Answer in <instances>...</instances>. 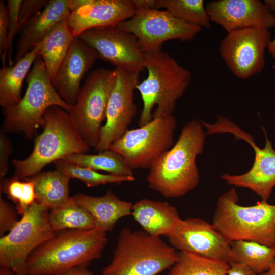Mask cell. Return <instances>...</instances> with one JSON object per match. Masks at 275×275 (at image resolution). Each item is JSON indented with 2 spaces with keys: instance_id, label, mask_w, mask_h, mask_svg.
<instances>
[{
  "instance_id": "obj_33",
  "label": "cell",
  "mask_w": 275,
  "mask_h": 275,
  "mask_svg": "<svg viewBox=\"0 0 275 275\" xmlns=\"http://www.w3.org/2000/svg\"><path fill=\"white\" fill-rule=\"evenodd\" d=\"M48 2L49 0H22L18 14L17 34L31 18L46 7Z\"/></svg>"
},
{
  "instance_id": "obj_26",
  "label": "cell",
  "mask_w": 275,
  "mask_h": 275,
  "mask_svg": "<svg viewBox=\"0 0 275 275\" xmlns=\"http://www.w3.org/2000/svg\"><path fill=\"white\" fill-rule=\"evenodd\" d=\"M61 160L97 171H103L117 176H134L133 169L118 153L108 149L96 154H75Z\"/></svg>"
},
{
  "instance_id": "obj_19",
  "label": "cell",
  "mask_w": 275,
  "mask_h": 275,
  "mask_svg": "<svg viewBox=\"0 0 275 275\" xmlns=\"http://www.w3.org/2000/svg\"><path fill=\"white\" fill-rule=\"evenodd\" d=\"M98 52L78 37H75L51 81L56 91L67 104L74 106L81 82L97 59Z\"/></svg>"
},
{
  "instance_id": "obj_15",
  "label": "cell",
  "mask_w": 275,
  "mask_h": 275,
  "mask_svg": "<svg viewBox=\"0 0 275 275\" xmlns=\"http://www.w3.org/2000/svg\"><path fill=\"white\" fill-rule=\"evenodd\" d=\"M78 37L116 67L139 73L145 68L144 53L136 38L117 26L90 29Z\"/></svg>"
},
{
  "instance_id": "obj_16",
  "label": "cell",
  "mask_w": 275,
  "mask_h": 275,
  "mask_svg": "<svg viewBox=\"0 0 275 275\" xmlns=\"http://www.w3.org/2000/svg\"><path fill=\"white\" fill-rule=\"evenodd\" d=\"M168 239L171 245L180 252L229 264L235 262L230 242L212 224L204 219H183L179 228Z\"/></svg>"
},
{
  "instance_id": "obj_14",
  "label": "cell",
  "mask_w": 275,
  "mask_h": 275,
  "mask_svg": "<svg viewBox=\"0 0 275 275\" xmlns=\"http://www.w3.org/2000/svg\"><path fill=\"white\" fill-rule=\"evenodd\" d=\"M116 79L111 94L106 115V122L102 127L96 152L109 149L128 130L137 112L134 93L139 83V72L128 71L116 67Z\"/></svg>"
},
{
  "instance_id": "obj_10",
  "label": "cell",
  "mask_w": 275,
  "mask_h": 275,
  "mask_svg": "<svg viewBox=\"0 0 275 275\" xmlns=\"http://www.w3.org/2000/svg\"><path fill=\"white\" fill-rule=\"evenodd\" d=\"M116 79L115 70L103 68L89 73L72 111L71 117L82 139L90 147L95 148L102 123L106 119L109 98Z\"/></svg>"
},
{
  "instance_id": "obj_30",
  "label": "cell",
  "mask_w": 275,
  "mask_h": 275,
  "mask_svg": "<svg viewBox=\"0 0 275 275\" xmlns=\"http://www.w3.org/2000/svg\"><path fill=\"white\" fill-rule=\"evenodd\" d=\"M160 8L189 24L210 28L211 22L203 0H157L156 8Z\"/></svg>"
},
{
  "instance_id": "obj_28",
  "label": "cell",
  "mask_w": 275,
  "mask_h": 275,
  "mask_svg": "<svg viewBox=\"0 0 275 275\" xmlns=\"http://www.w3.org/2000/svg\"><path fill=\"white\" fill-rule=\"evenodd\" d=\"M235 256V262L243 263L257 274L268 270L275 261V248L246 240L230 243Z\"/></svg>"
},
{
  "instance_id": "obj_11",
  "label": "cell",
  "mask_w": 275,
  "mask_h": 275,
  "mask_svg": "<svg viewBox=\"0 0 275 275\" xmlns=\"http://www.w3.org/2000/svg\"><path fill=\"white\" fill-rule=\"evenodd\" d=\"M176 126L173 115L153 118L139 128L128 130L109 149L121 155L133 169H149L174 145Z\"/></svg>"
},
{
  "instance_id": "obj_40",
  "label": "cell",
  "mask_w": 275,
  "mask_h": 275,
  "mask_svg": "<svg viewBox=\"0 0 275 275\" xmlns=\"http://www.w3.org/2000/svg\"><path fill=\"white\" fill-rule=\"evenodd\" d=\"M136 10L157 9V0H133Z\"/></svg>"
},
{
  "instance_id": "obj_34",
  "label": "cell",
  "mask_w": 275,
  "mask_h": 275,
  "mask_svg": "<svg viewBox=\"0 0 275 275\" xmlns=\"http://www.w3.org/2000/svg\"><path fill=\"white\" fill-rule=\"evenodd\" d=\"M17 212L13 205L0 197V236L8 233L18 222ZM18 213V212H17Z\"/></svg>"
},
{
  "instance_id": "obj_27",
  "label": "cell",
  "mask_w": 275,
  "mask_h": 275,
  "mask_svg": "<svg viewBox=\"0 0 275 275\" xmlns=\"http://www.w3.org/2000/svg\"><path fill=\"white\" fill-rule=\"evenodd\" d=\"M49 222L56 233L66 230H90L96 228L90 213L73 202L71 197L64 205L50 209Z\"/></svg>"
},
{
  "instance_id": "obj_20",
  "label": "cell",
  "mask_w": 275,
  "mask_h": 275,
  "mask_svg": "<svg viewBox=\"0 0 275 275\" xmlns=\"http://www.w3.org/2000/svg\"><path fill=\"white\" fill-rule=\"evenodd\" d=\"M70 13L68 0H49L46 7L31 18L19 33L13 65L41 41L59 22L67 18Z\"/></svg>"
},
{
  "instance_id": "obj_7",
  "label": "cell",
  "mask_w": 275,
  "mask_h": 275,
  "mask_svg": "<svg viewBox=\"0 0 275 275\" xmlns=\"http://www.w3.org/2000/svg\"><path fill=\"white\" fill-rule=\"evenodd\" d=\"M178 257L175 249L160 237L123 228L102 275H158L173 266Z\"/></svg>"
},
{
  "instance_id": "obj_24",
  "label": "cell",
  "mask_w": 275,
  "mask_h": 275,
  "mask_svg": "<svg viewBox=\"0 0 275 275\" xmlns=\"http://www.w3.org/2000/svg\"><path fill=\"white\" fill-rule=\"evenodd\" d=\"M70 179L64 172L56 169L53 171L41 172L23 180H28L34 183L36 201L50 210L64 205L70 200L69 182Z\"/></svg>"
},
{
  "instance_id": "obj_45",
  "label": "cell",
  "mask_w": 275,
  "mask_h": 275,
  "mask_svg": "<svg viewBox=\"0 0 275 275\" xmlns=\"http://www.w3.org/2000/svg\"><path fill=\"white\" fill-rule=\"evenodd\" d=\"M260 275H275V261L268 270Z\"/></svg>"
},
{
  "instance_id": "obj_9",
  "label": "cell",
  "mask_w": 275,
  "mask_h": 275,
  "mask_svg": "<svg viewBox=\"0 0 275 275\" xmlns=\"http://www.w3.org/2000/svg\"><path fill=\"white\" fill-rule=\"evenodd\" d=\"M48 208L36 201L17 224L0 238V266L27 275L26 262L37 248L57 234L49 222Z\"/></svg>"
},
{
  "instance_id": "obj_42",
  "label": "cell",
  "mask_w": 275,
  "mask_h": 275,
  "mask_svg": "<svg viewBox=\"0 0 275 275\" xmlns=\"http://www.w3.org/2000/svg\"><path fill=\"white\" fill-rule=\"evenodd\" d=\"M264 4L268 10L272 14H275V0H265ZM275 15V14H274Z\"/></svg>"
},
{
  "instance_id": "obj_35",
  "label": "cell",
  "mask_w": 275,
  "mask_h": 275,
  "mask_svg": "<svg viewBox=\"0 0 275 275\" xmlns=\"http://www.w3.org/2000/svg\"><path fill=\"white\" fill-rule=\"evenodd\" d=\"M24 181L15 177L1 178V193H5L16 206L19 203L22 195Z\"/></svg>"
},
{
  "instance_id": "obj_36",
  "label": "cell",
  "mask_w": 275,
  "mask_h": 275,
  "mask_svg": "<svg viewBox=\"0 0 275 275\" xmlns=\"http://www.w3.org/2000/svg\"><path fill=\"white\" fill-rule=\"evenodd\" d=\"M8 13L5 1H0V54L3 67L6 66L8 49Z\"/></svg>"
},
{
  "instance_id": "obj_8",
  "label": "cell",
  "mask_w": 275,
  "mask_h": 275,
  "mask_svg": "<svg viewBox=\"0 0 275 275\" xmlns=\"http://www.w3.org/2000/svg\"><path fill=\"white\" fill-rule=\"evenodd\" d=\"M200 121L208 135L231 134L236 140H244L250 145L255 154L251 168L242 174L225 173L221 178L230 185L249 189L259 196L261 200L268 201L275 187V149L268 138L265 128L261 126L265 143L264 147L260 148L251 134L226 117L217 116L216 122L212 124Z\"/></svg>"
},
{
  "instance_id": "obj_39",
  "label": "cell",
  "mask_w": 275,
  "mask_h": 275,
  "mask_svg": "<svg viewBox=\"0 0 275 275\" xmlns=\"http://www.w3.org/2000/svg\"><path fill=\"white\" fill-rule=\"evenodd\" d=\"M230 267L227 275H257V274L248 265L237 262L229 263Z\"/></svg>"
},
{
  "instance_id": "obj_23",
  "label": "cell",
  "mask_w": 275,
  "mask_h": 275,
  "mask_svg": "<svg viewBox=\"0 0 275 275\" xmlns=\"http://www.w3.org/2000/svg\"><path fill=\"white\" fill-rule=\"evenodd\" d=\"M40 55L39 45L35 47L16 63L2 67L0 70V105L7 109L16 105L21 99L23 81L32 65Z\"/></svg>"
},
{
  "instance_id": "obj_31",
  "label": "cell",
  "mask_w": 275,
  "mask_h": 275,
  "mask_svg": "<svg viewBox=\"0 0 275 275\" xmlns=\"http://www.w3.org/2000/svg\"><path fill=\"white\" fill-rule=\"evenodd\" d=\"M54 164L57 169L66 174L70 178L82 181L87 187H93L109 183L120 184L135 180L134 176H117L101 174L89 168L79 166L63 160H58Z\"/></svg>"
},
{
  "instance_id": "obj_2",
  "label": "cell",
  "mask_w": 275,
  "mask_h": 275,
  "mask_svg": "<svg viewBox=\"0 0 275 275\" xmlns=\"http://www.w3.org/2000/svg\"><path fill=\"white\" fill-rule=\"evenodd\" d=\"M107 242L106 232L66 230L37 248L26 262L27 275H58L76 267H87L99 259Z\"/></svg>"
},
{
  "instance_id": "obj_1",
  "label": "cell",
  "mask_w": 275,
  "mask_h": 275,
  "mask_svg": "<svg viewBox=\"0 0 275 275\" xmlns=\"http://www.w3.org/2000/svg\"><path fill=\"white\" fill-rule=\"evenodd\" d=\"M200 121H188L178 139L149 169V187L166 198H178L195 189L200 176L197 157L204 150L206 133Z\"/></svg>"
},
{
  "instance_id": "obj_37",
  "label": "cell",
  "mask_w": 275,
  "mask_h": 275,
  "mask_svg": "<svg viewBox=\"0 0 275 275\" xmlns=\"http://www.w3.org/2000/svg\"><path fill=\"white\" fill-rule=\"evenodd\" d=\"M23 180L24 188L22 195L19 203L16 206L17 212L21 216L36 200L34 183L28 180Z\"/></svg>"
},
{
  "instance_id": "obj_17",
  "label": "cell",
  "mask_w": 275,
  "mask_h": 275,
  "mask_svg": "<svg viewBox=\"0 0 275 275\" xmlns=\"http://www.w3.org/2000/svg\"><path fill=\"white\" fill-rule=\"evenodd\" d=\"M67 18L74 37L93 28L118 25L134 16L133 0H68Z\"/></svg>"
},
{
  "instance_id": "obj_18",
  "label": "cell",
  "mask_w": 275,
  "mask_h": 275,
  "mask_svg": "<svg viewBox=\"0 0 275 275\" xmlns=\"http://www.w3.org/2000/svg\"><path fill=\"white\" fill-rule=\"evenodd\" d=\"M205 8L211 22L227 33L245 28L275 27V15L259 0H217L208 3Z\"/></svg>"
},
{
  "instance_id": "obj_32",
  "label": "cell",
  "mask_w": 275,
  "mask_h": 275,
  "mask_svg": "<svg viewBox=\"0 0 275 275\" xmlns=\"http://www.w3.org/2000/svg\"><path fill=\"white\" fill-rule=\"evenodd\" d=\"M22 0H8L7 7L8 13V59L9 66L13 64L12 60V50L13 40L17 34L18 14Z\"/></svg>"
},
{
  "instance_id": "obj_3",
  "label": "cell",
  "mask_w": 275,
  "mask_h": 275,
  "mask_svg": "<svg viewBox=\"0 0 275 275\" xmlns=\"http://www.w3.org/2000/svg\"><path fill=\"white\" fill-rule=\"evenodd\" d=\"M43 117V131L34 139L30 155L24 159L12 160L13 176L19 179L35 175L47 165L67 156L90 151L69 112L52 106Z\"/></svg>"
},
{
  "instance_id": "obj_44",
  "label": "cell",
  "mask_w": 275,
  "mask_h": 275,
  "mask_svg": "<svg viewBox=\"0 0 275 275\" xmlns=\"http://www.w3.org/2000/svg\"><path fill=\"white\" fill-rule=\"evenodd\" d=\"M0 275H16L12 270L5 268L0 267Z\"/></svg>"
},
{
  "instance_id": "obj_5",
  "label": "cell",
  "mask_w": 275,
  "mask_h": 275,
  "mask_svg": "<svg viewBox=\"0 0 275 275\" xmlns=\"http://www.w3.org/2000/svg\"><path fill=\"white\" fill-rule=\"evenodd\" d=\"M233 187L218 198L212 225L229 242L251 241L275 248V205L261 200L252 206L238 204Z\"/></svg>"
},
{
  "instance_id": "obj_4",
  "label": "cell",
  "mask_w": 275,
  "mask_h": 275,
  "mask_svg": "<svg viewBox=\"0 0 275 275\" xmlns=\"http://www.w3.org/2000/svg\"><path fill=\"white\" fill-rule=\"evenodd\" d=\"M144 67L147 77L136 86L143 103L139 127L153 118L173 115L176 102L183 95L192 76L190 71L162 50L144 53Z\"/></svg>"
},
{
  "instance_id": "obj_43",
  "label": "cell",
  "mask_w": 275,
  "mask_h": 275,
  "mask_svg": "<svg viewBox=\"0 0 275 275\" xmlns=\"http://www.w3.org/2000/svg\"><path fill=\"white\" fill-rule=\"evenodd\" d=\"M267 51L275 60V38L273 40H271L267 48Z\"/></svg>"
},
{
  "instance_id": "obj_41",
  "label": "cell",
  "mask_w": 275,
  "mask_h": 275,
  "mask_svg": "<svg viewBox=\"0 0 275 275\" xmlns=\"http://www.w3.org/2000/svg\"><path fill=\"white\" fill-rule=\"evenodd\" d=\"M58 275H94L87 267H76Z\"/></svg>"
},
{
  "instance_id": "obj_38",
  "label": "cell",
  "mask_w": 275,
  "mask_h": 275,
  "mask_svg": "<svg viewBox=\"0 0 275 275\" xmlns=\"http://www.w3.org/2000/svg\"><path fill=\"white\" fill-rule=\"evenodd\" d=\"M13 151L11 142L6 133L0 132V177L3 178L8 170V160Z\"/></svg>"
},
{
  "instance_id": "obj_6",
  "label": "cell",
  "mask_w": 275,
  "mask_h": 275,
  "mask_svg": "<svg viewBox=\"0 0 275 275\" xmlns=\"http://www.w3.org/2000/svg\"><path fill=\"white\" fill-rule=\"evenodd\" d=\"M26 79L27 90L19 102L3 111L4 118L1 132L21 133L28 139H34L38 129L42 127L43 116L48 108L58 106L70 113L73 107L65 102L56 91L40 55Z\"/></svg>"
},
{
  "instance_id": "obj_13",
  "label": "cell",
  "mask_w": 275,
  "mask_h": 275,
  "mask_svg": "<svg viewBox=\"0 0 275 275\" xmlns=\"http://www.w3.org/2000/svg\"><path fill=\"white\" fill-rule=\"evenodd\" d=\"M269 30L245 28L227 33L219 51L226 65L237 78L246 79L266 65L265 52L271 41Z\"/></svg>"
},
{
  "instance_id": "obj_22",
  "label": "cell",
  "mask_w": 275,
  "mask_h": 275,
  "mask_svg": "<svg viewBox=\"0 0 275 275\" xmlns=\"http://www.w3.org/2000/svg\"><path fill=\"white\" fill-rule=\"evenodd\" d=\"M71 197L90 213L96 228L105 232L112 231L120 219L132 215L133 204L121 200L111 190L101 197L78 193Z\"/></svg>"
},
{
  "instance_id": "obj_29",
  "label": "cell",
  "mask_w": 275,
  "mask_h": 275,
  "mask_svg": "<svg viewBox=\"0 0 275 275\" xmlns=\"http://www.w3.org/2000/svg\"><path fill=\"white\" fill-rule=\"evenodd\" d=\"M168 275H227L229 264L180 252Z\"/></svg>"
},
{
  "instance_id": "obj_21",
  "label": "cell",
  "mask_w": 275,
  "mask_h": 275,
  "mask_svg": "<svg viewBox=\"0 0 275 275\" xmlns=\"http://www.w3.org/2000/svg\"><path fill=\"white\" fill-rule=\"evenodd\" d=\"M132 215L144 231L154 237L168 238L183 221L176 208L168 202L146 198L133 204Z\"/></svg>"
},
{
  "instance_id": "obj_12",
  "label": "cell",
  "mask_w": 275,
  "mask_h": 275,
  "mask_svg": "<svg viewBox=\"0 0 275 275\" xmlns=\"http://www.w3.org/2000/svg\"><path fill=\"white\" fill-rule=\"evenodd\" d=\"M117 26L135 36L144 53L162 50L163 43L168 40L191 41L202 29L175 17L166 10L158 9L136 11L133 17Z\"/></svg>"
},
{
  "instance_id": "obj_25",
  "label": "cell",
  "mask_w": 275,
  "mask_h": 275,
  "mask_svg": "<svg viewBox=\"0 0 275 275\" xmlns=\"http://www.w3.org/2000/svg\"><path fill=\"white\" fill-rule=\"evenodd\" d=\"M67 18L59 22L38 43L40 56L44 62L51 81L75 38L71 31Z\"/></svg>"
}]
</instances>
